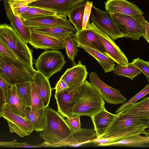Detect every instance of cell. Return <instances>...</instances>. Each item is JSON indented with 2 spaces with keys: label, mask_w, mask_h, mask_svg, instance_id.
<instances>
[{
  "label": "cell",
  "mask_w": 149,
  "mask_h": 149,
  "mask_svg": "<svg viewBox=\"0 0 149 149\" xmlns=\"http://www.w3.org/2000/svg\"><path fill=\"white\" fill-rule=\"evenodd\" d=\"M45 128L40 132L39 136L45 141L39 145L40 147L65 146L72 132L64 117L59 112L46 107Z\"/></svg>",
  "instance_id": "obj_1"
},
{
  "label": "cell",
  "mask_w": 149,
  "mask_h": 149,
  "mask_svg": "<svg viewBox=\"0 0 149 149\" xmlns=\"http://www.w3.org/2000/svg\"><path fill=\"white\" fill-rule=\"evenodd\" d=\"M104 100L91 83L85 80L76 92L73 116H86L91 118L105 108Z\"/></svg>",
  "instance_id": "obj_2"
},
{
  "label": "cell",
  "mask_w": 149,
  "mask_h": 149,
  "mask_svg": "<svg viewBox=\"0 0 149 149\" xmlns=\"http://www.w3.org/2000/svg\"><path fill=\"white\" fill-rule=\"evenodd\" d=\"M37 71L0 54V77L10 85L31 82Z\"/></svg>",
  "instance_id": "obj_3"
},
{
  "label": "cell",
  "mask_w": 149,
  "mask_h": 149,
  "mask_svg": "<svg viewBox=\"0 0 149 149\" xmlns=\"http://www.w3.org/2000/svg\"><path fill=\"white\" fill-rule=\"evenodd\" d=\"M0 38L31 68L35 70L31 49L10 25L0 24Z\"/></svg>",
  "instance_id": "obj_4"
},
{
  "label": "cell",
  "mask_w": 149,
  "mask_h": 149,
  "mask_svg": "<svg viewBox=\"0 0 149 149\" xmlns=\"http://www.w3.org/2000/svg\"><path fill=\"white\" fill-rule=\"evenodd\" d=\"M111 14L121 30L124 38L138 40L143 37L145 31L146 20L143 15Z\"/></svg>",
  "instance_id": "obj_5"
},
{
  "label": "cell",
  "mask_w": 149,
  "mask_h": 149,
  "mask_svg": "<svg viewBox=\"0 0 149 149\" xmlns=\"http://www.w3.org/2000/svg\"><path fill=\"white\" fill-rule=\"evenodd\" d=\"M67 61L62 52L58 50H46L35 61L37 71L48 79L60 71Z\"/></svg>",
  "instance_id": "obj_6"
},
{
  "label": "cell",
  "mask_w": 149,
  "mask_h": 149,
  "mask_svg": "<svg viewBox=\"0 0 149 149\" xmlns=\"http://www.w3.org/2000/svg\"><path fill=\"white\" fill-rule=\"evenodd\" d=\"M92 8L93 10L90 17L92 22L107 34L113 41L124 37L110 13L93 5Z\"/></svg>",
  "instance_id": "obj_7"
},
{
  "label": "cell",
  "mask_w": 149,
  "mask_h": 149,
  "mask_svg": "<svg viewBox=\"0 0 149 149\" xmlns=\"http://www.w3.org/2000/svg\"><path fill=\"white\" fill-rule=\"evenodd\" d=\"M0 116L7 121L10 133H15L21 137L29 135L34 127L27 118H24L14 113L7 103L0 111Z\"/></svg>",
  "instance_id": "obj_8"
},
{
  "label": "cell",
  "mask_w": 149,
  "mask_h": 149,
  "mask_svg": "<svg viewBox=\"0 0 149 149\" xmlns=\"http://www.w3.org/2000/svg\"><path fill=\"white\" fill-rule=\"evenodd\" d=\"M89 29L97 36L104 47L107 54L115 62L122 66H126L128 63V59L118 46L110 37L93 22L89 21L86 28Z\"/></svg>",
  "instance_id": "obj_9"
},
{
  "label": "cell",
  "mask_w": 149,
  "mask_h": 149,
  "mask_svg": "<svg viewBox=\"0 0 149 149\" xmlns=\"http://www.w3.org/2000/svg\"><path fill=\"white\" fill-rule=\"evenodd\" d=\"M139 126L149 128V118L120 112L116 114L111 125L100 137L110 136L130 127Z\"/></svg>",
  "instance_id": "obj_10"
},
{
  "label": "cell",
  "mask_w": 149,
  "mask_h": 149,
  "mask_svg": "<svg viewBox=\"0 0 149 149\" xmlns=\"http://www.w3.org/2000/svg\"><path fill=\"white\" fill-rule=\"evenodd\" d=\"M30 29L38 28L60 27L75 31L76 29L68 20L58 15H47L22 20Z\"/></svg>",
  "instance_id": "obj_11"
},
{
  "label": "cell",
  "mask_w": 149,
  "mask_h": 149,
  "mask_svg": "<svg viewBox=\"0 0 149 149\" xmlns=\"http://www.w3.org/2000/svg\"><path fill=\"white\" fill-rule=\"evenodd\" d=\"M89 79L91 84L107 103L117 105L123 103L127 100L121 94L120 91L105 84L100 79L96 73L91 72Z\"/></svg>",
  "instance_id": "obj_12"
},
{
  "label": "cell",
  "mask_w": 149,
  "mask_h": 149,
  "mask_svg": "<svg viewBox=\"0 0 149 149\" xmlns=\"http://www.w3.org/2000/svg\"><path fill=\"white\" fill-rule=\"evenodd\" d=\"M85 0H38L28 5L50 10L66 18L70 9L75 5L85 2Z\"/></svg>",
  "instance_id": "obj_13"
},
{
  "label": "cell",
  "mask_w": 149,
  "mask_h": 149,
  "mask_svg": "<svg viewBox=\"0 0 149 149\" xmlns=\"http://www.w3.org/2000/svg\"><path fill=\"white\" fill-rule=\"evenodd\" d=\"M28 43L36 49L58 50L65 48L64 40L30 29Z\"/></svg>",
  "instance_id": "obj_14"
},
{
  "label": "cell",
  "mask_w": 149,
  "mask_h": 149,
  "mask_svg": "<svg viewBox=\"0 0 149 149\" xmlns=\"http://www.w3.org/2000/svg\"><path fill=\"white\" fill-rule=\"evenodd\" d=\"M81 84L69 88L64 91L55 93L54 98L56 100L58 111L64 117L73 116V112L75 104V95Z\"/></svg>",
  "instance_id": "obj_15"
},
{
  "label": "cell",
  "mask_w": 149,
  "mask_h": 149,
  "mask_svg": "<svg viewBox=\"0 0 149 149\" xmlns=\"http://www.w3.org/2000/svg\"><path fill=\"white\" fill-rule=\"evenodd\" d=\"M104 4L106 10L110 13L130 15L144 14L137 6L127 0H107Z\"/></svg>",
  "instance_id": "obj_16"
},
{
  "label": "cell",
  "mask_w": 149,
  "mask_h": 149,
  "mask_svg": "<svg viewBox=\"0 0 149 149\" xmlns=\"http://www.w3.org/2000/svg\"><path fill=\"white\" fill-rule=\"evenodd\" d=\"M147 128L143 126L130 127L110 136L96 138L92 143L98 146H108L112 143L135 135L143 134L147 136L148 133L145 130Z\"/></svg>",
  "instance_id": "obj_17"
},
{
  "label": "cell",
  "mask_w": 149,
  "mask_h": 149,
  "mask_svg": "<svg viewBox=\"0 0 149 149\" xmlns=\"http://www.w3.org/2000/svg\"><path fill=\"white\" fill-rule=\"evenodd\" d=\"M88 72L85 65L80 61L72 68H67L60 78L67 84L69 88L81 84L87 78Z\"/></svg>",
  "instance_id": "obj_18"
},
{
  "label": "cell",
  "mask_w": 149,
  "mask_h": 149,
  "mask_svg": "<svg viewBox=\"0 0 149 149\" xmlns=\"http://www.w3.org/2000/svg\"><path fill=\"white\" fill-rule=\"evenodd\" d=\"M3 4L6 16L11 26L24 41L28 43L30 29L24 25L19 15L12 9L8 0H4Z\"/></svg>",
  "instance_id": "obj_19"
},
{
  "label": "cell",
  "mask_w": 149,
  "mask_h": 149,
  "mask_svg": "<svg viewBox=\"0 0 149 149\" xmlns=\"http://www.w3.org/2000/svg\"><path fill=\"white\" fill-rule=\"evenodd\" d=\"M72 38L77 43L87 46L107 54L106 50L97 36L89 29L86 28L77 31Z\"/></svg>",
  "instance_id": "obj_20"
},
{
  "label": "cell",
  "mask_w": 149,
  "mask_h": 149,
  "mask_svg": "<svg viewBox=\"0 0 149 149\" xmlns=\"http://www.w3.org/2000/svg\"><path fill=\"white\" fill-rule=\"evenodd\" d=\"M116 114L112 113L105 108L97 113L91 118L97 137H102L111 125Z\"/></svg>",
  "instance_id": "obj_21"
},
{
  "label": "cell",
  "mask_w": 149,
  "mask_h": 149,
  "mask_svg": "<svg viewBox=\"0 0 149 149\" xmlns=\"http://www.w3.org/2000/svg\"><path fill=\"white\" fill-rule=\"evenodd\" d=\"M97 137L94 129L81 128L80 131L73 133L68 138L65 146L79 147L87 143H92Z\"/></svg>",
  "instance_id": "obj_22"
},
{
  "label": "cell",
  "mask_w": 149,
  "mask_h": 149,
  "mask_svg": "<svg viewBox=\"0 0 149 149\" xmlns=\"http://www.w3.org/2000/svg\"><path fill=\"white\" fill-rule=\"evenodd\" d=\"M13 111L24 118H27L26 106L19 94L15 85H10L8 90L6 100Z\"/></svg>",
  "instance_id": "obj_23"
},
{
  "label": "cell",
  "mask_w": 149,
  "mask_h": 149,
  "mask_svg": "<svg viewBox=\"0 0 149 149\" xmlns=\"http://www.w3.org/2000/svg\"><path fill=\"white\" fill-rule=\"evenodd\" d=\"M46 108L35 109L26 107L27 118L34 127V130L40 132L45 129L46 125Z\"/></svg>",
  "instance_id": "obj_24"
},
{
  "label": "cell",
  "mask_w": 149,
  "mask_h": 149,
  "mask_svg": "<svg viewBox=\"0 0 149 149\" xmlns=\"http://www.w3.org/2000/svg\"><path fill=\"white\" fill-rule=\"evenodd\" d=\"M77 44L79 47L83 49L97 61L105 73L113 70L115 65V62L107 54L87 46L79 43Z\"/></svg>",
  "instance_id": "obj_25"
},
{
  "label": "cell",
  "mask_w": 149,
  "mask_h": 149,
  "mask_svg": "<svg viewBox=\"0 0 149 149\" xmlns=\"http://www.w3.org/2000/svg\"><path fill=\"white\" fill-rule=\"evenodd\" d=\"M32 81L36 85L37 89L42 100L44 107H48L52 94V89L49 79L42 74L37 71Z\"/></svg>",
  "instance_id": "obj_26"
},
{
  "label": "cell",
  "mask_w": 149,
  "mask_h": 149,
  "mask_svg": "<svg viewBox=\"0 0 149 149\" xmlns=\"http://www.w3.org/2000/svg\"><path fill=\"white\" fill-rule=\"evenodd\" d=\"M120 112L149 118V97L144 98L139 102L131 104Z\"/></svg>",
  "instance_id": "obj_27"
},
{
  "label": "cell",
  "mask_w": 149,
  "mask_h": 149,
  "mask_svg": "<svg viewBox=\"0 0 149 149\" xmlns=\"http://www.w3.org/2000/svg\"><path fill=\"white\" fill-rule=\"evenodd\" d=\"M86 2L77 4L72 7L68 12L67 16L69 21L73 24L77 31L82 29L84 13Z\"/></svg>",
  "instance_id": "obj_28"
},
{
  "label": "cell",
  "mask_w": 149,
  "mask_h": 149,
  "mask_svg": "<svg viewBox=\"0 0 149 149\" xmlns=\"http://www.w3.org/2000/svg\"><path fill=\"white\" fill-rule=\"evenodd\" d=\"M149 143V136L135 135L109 144L108 146L143 147Z\"/></svg>",
  "instance_id": "obj_29"
},
{
  "label": "cell",
  "mask_w": 149,
  "mask_h": 149,
  "mask_svg": "<svg viewBox=\"0 0 149 149\" xmlns=\"http://www.w3.org/2000/svg\"><path fill=\"white\" fill-rule=\"evenodd\" d=\"M30 29L62 40H64L65 39L68 37L72 38L76 34L73 31L60 27L38 28Z\"/></svg>",
  "instance_id": "obj_30"
},
{
  "label": "cell",
  "mask_w": 149,
  "mask_h": 149,
  "mask_svg": "<svg viewBox=\"0 0 149 149\" xmlns=\"http://www.w3.org/2000/svg\"><path fill=\"white\" fill-rule=\"evenodd\" d=\"M115 75L126 77L133 80L134 78L141 72L131 63L126 66L117 64L113 70Z\"/></svg>",
  "instance_id": "obj_31"
},
{
  "label": "cell",
  "mask_w": 149,
  "mask_h": 149,
  "mask_svg": "<svg viewBox=\"0 0 149 149\" xmlns=\"http://www.w3.org/2000/svg\"><path fill=\"white\" fill-rule=\"evenodd\" d=\"M15 85L26 107H31V82H22L17 84Z\"/></svg>",
  "instance_id": "obj_32"
},
{
  "label": "cell",
  "mask_w": 149,
  "mask_h": 149,
  "mask_svg": "<svg viewBox=\"0 0 149 149\" xmlns=\"http://www.w3.org/2000/svg\"><path fill=\"white\" fill-rule=\"evenodd\" d=\"M56 15L57 14L55 13L50 10L30 6L26 12L20 15V16L22 20L43 16Z\"/></svg>",
  "instance_id": "obj_33"
},
{
  "label": "cell",
  "mask_w": 149,
  "mask_h": 149,
  "mask_svg": "<svg viewBox=\"0 0 149 149\" xmlns=\"http://www.w3.org/2000/svg\"><path fill=\"white\" fill-rule=\"evenodd\" d=\"M0 54L12 61L32 69L13 51L1 38H0Z\"/></svg>",
  "instance_id": "obj_34"
},
{
  "label": "cell",
  "mask_w": 149,
  "mask_h": 149,
  "mask_svg": "<svg viewBox=\"0 0 149 149\" xmlns=\"http://www.w3.org/2000/svg\"><path fill=\"white\" fill-rule=\"evenodd\" d=\"M64 43L67 55L68 58L74 64V59L77 56L78 47L77 43L72 37H68L64 40Z\"/></svg>",
  "instance_id": "obj_35"
},
{
  "label": "cell",
  "mask_w": 149,
  "mask_h": 149,
  "mask_svg": "<svg viewBox=\"0 0 149 149\" xmlns=\"http://www.w3.org/2000/svg\"><path fill=\"white\" fill-rule=\"evenodd\" d=\"M149 93V84H147L144 88L129 100L122 104L115 111L116 114L120 113L123 109L132 104L136 103Z\"/></svg>",
  "instance_id": "obj_36"
},
{
  "label": "cell",
  "mask_w": 149,
  "mask_h": 149,
  "mask_svg": "<svg viewBox=\"0 0 149 149\" xmlns=\"http://www.w3.org/2000/svg\"><path fill=\"white\" fill-rule=\"evenodd\" d=\"M31 107L35 109L43 108L44 106L41 98L37 89L35 83L31 82Z\"/></svg>",
  "instance_id": "obj_37"
},
{
  "label": "cell",
  "mask_w": 149,
  "mask_h": 149,
  "mask_svg": "<svg viewBox=\"0 0 149 149\" xmlns=\"http://www.w3.org/2000/svg\"><path fill=\"white\" fill-rule=\"evenodd\" d=\"M1 148H38L39 145H29L26 142L23 143L17 142L16 139L9 142L0 141Z\"/></svg>",
  "instance_id": "obj_38"
},
{
  "label": "cell",
  "mask_w": 149,
  "mask_h": 149,
  "mask_svg": "<svg viewBox=\"0 0 149 149\" xmlns=\"http://www.w3.org/2000/svg\"><path fill=\"white\" fill-rule=\"evenodd\" d=\"M131 63L143 73L149 82V62L137 58L133 60Z\"/></svg>",
  "instance_id": "obj_39"
},
{
  "label": "cell",
  "mask_w": 149,
  "mask_h": 149,
  "mask_svg": "<svg viewBox=\"0 0 149 149\" xmlns=\"http://www.w3.org/2000/svg\"><path fill=\"white\" fill-rule=\"evenodd\" d=\"M12 10L19 15L26 12L30 8L28 4L17 1L15 0H8Z\"/></svg>",
  "instance_id": "obj_40"
},
{
  "label": "cell",
  "mask_w": 149,
  "mask_h": 149,
  "mask_svg": "<svg viewBox=\"0 0 149 149\" xmlns=\"http://www.w3.org/2000/svg\"><path fill=\"white\" fill-rule=\"evenodd\" d=\"M79 116H73L66 118V121L72 133L80 131L81 129V123Z\"/></svg>",
  "instance_id": "obj_41"
},
{
  "label": "cell",
  "mask_w": 149,
  "mask_h": 149,
  "mask_svg": "<svg viewBox=\"0 0 149 149\" xmlns=\"http://www.w3.org/2000/svg\"><path fill=\"white\" fill-rule=\"evenodd\" d=\"M93 4V1H87L86 2V5L83 15L82 30L86 29L87 24L89 21V19L91 14Z\"/></svg>",
  "instance_id": "obj_42"
},
{
  "label": "cell",
  "mask_w": 149,
  "mask_h": 149,
  "mask_svg": "<svg viewBox=\"0 0 149 149\" xmlns=\"http://www.w3.org/2000/svg\"><path fill=\"white\" fill-rule=\"evenodd\" d=\"M10 85L0 77V93L2 94L6 103L8 88Z\"/></svg>",
  "instance_id": "obj_43"
},
{
  "label": "cell",
  "mask_w": 149,
  "mask_h": 149,
  "mask_svg": "<svg viewBox=\"0 0 149 149\" xmlns=\"http://www.w3.org/2000/svg\"><path fill=\"white\" fill-rule=\"evenodd\" d=\"M69 88L67 83L62 79L60 78L56 83L55 87L56 93H60L65 91Z\"/></svg>",
  "instance_id": "obj_44"
},
{
  "label": "cell",
  "mask_w": 149,
  "mask_h": 149,
  "mask_svg": "<svg viewBox=\"0 0 149 149\" xmlns=\"http://www.w3.org/2000/svg\"><path fill=\"white\" fill-rule=\"evenodd\" d=\"M143 37L149 44V22L146 20H145V31Z\"/></svg>",
  "instance_id": "obj_45"
},
{
  "label": "cell",
  "mask_w": 149,
  "mask_h": 149,
  "mask_svg": "<svg viewBox=\"0 0 149 149\" xmlns=\"http://www.w3.org/2000/svg\"><path fill=\"white\" fill-rule=\"evenodd\" d=\"M15 0L17 1L20 2L27 3L29 4V3L36 1L38 0Z\"/></svg>",
  "instance_id": "obj_46"
},
{
  "label": "cell",
  "mask_w": 149,
  "mask_h": 149,
  "mask_svg": "<svg viewBox=\"0 0 149 149\" xmlns=\"http://www.w3.org/2000/svg\"><path fill=\"white\" fill-rule=\"evenodd\" d=\"M3 0H0V1H2Z\"/></svg>",
  "instance_id": "obj_47"
},
{
  "label": "cell",
  "mask_w": 149,
  "mask_h": 149,
  "mask_svg": "<svg viewBox=\"0 0 149 149\" xmlns=\"http://www.w3.org/2000/svg\"></svg>",
  "instance_id": "obj_48"
},
{
  "label": "cell",
  "mask_w": 149,
  "mask_h": 149,
  "mask_svg": "<svg viewBox=\"0 0 149 149\" xmlns=\"http://www.w3.org/2000/svg\"><path fill=\"white\" fill-rule=\"evenodd\" d=\"M149 62V61H148Z\"/></svg>",
  "instance_id": "obj_49"
}]
</instances>
